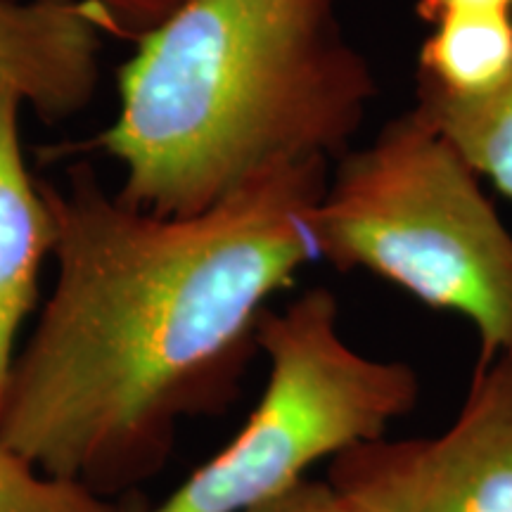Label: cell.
Masks as SVG:
<instances>
[{"label":"cell","instance_id":"obj_1","mask_svg":"<svg viewBox=\"0 0 512 512\" xmlns=\"http://www.w3.org/2000/svg\"><path fill=\"white\" fill-rule=\"evenodd\" d=\"M328 178V159L275 166L190 216L131 207L88 166L43 183L57 280L12 363L0 444L105 498L155 477L178 422L233 401L268 299L318 259Z\"/></svg>","mask_w":512,"mask_h":512},{"label":"cell","instance_id":"obj_2","mask_svg":"<svg viewBox=\"0 0 512 512\" xmlns=\"http://www.w3.org/2000/svg\"><path fill=\"white\" fill-rule=\"evenodd\" d=\"M375 95L339 0H183L136 41L88 147L121 166V202L190 216L275 166L349 152Z\"/></svg>","mask_w":512,"mask_h":512},{"label":"cell","instance_id":"obj_3","mask_svg":"<svg viewBox=\"0 0 512 512\" xmlns=\"http://www.w3.org/2000/svg\"><path fill=\"white\" fill-rule=\"evenodd\" d=\"M460 150L415 105L344 152L313 209L318 259L368 271L475 330L477 363L512 351V233Z\"/></svg>","mask_w":512,"mask_h":512},{"label":"cell","instance_id":"obj_4","mask_svg":"<svg viewBox=\"0 0 512 512\" xmlns=\"http://www.w3.org/2000/svg\"><path fill=\"white\" fill-rule=\"evenodd\" d=\"M256 347L268 380L242 430L155 510L242 512L283 494L320 460L387 437L420 401V377L403 361L351 347L337 297L311 287L285 309H266Z\"/></svg>","mask_w":512,"mask_h":512},{"label":"cell","instance_id":"obj_5","mask_svg":"<svg viewBox=\"0 0 512 512\" xmlns=\"http://www.w3.org/2000/svg\"><path fill=\"white\" fill-rule=\"evenodd\" d=\"M380 444L413 512H512V351L477 363L437 437Z\"/></svg>","mask_w":512,"mask_h":512},{"label":"cell","instance_id":"obj_6","mask_svg":"<svg viewBox=\"0 0 512 512\" xmlns=\"http://www.w3.org/2000/svg\"><path fill=\"white\" fill-rule=\"evenodd\" d=\"M105 36L88 0H0V93L46 121L76 117L98 93Z\"/></svg>","mask_w":512,"mask_h":512},{"label":"cell","instance_id":"obj_7","mask_svg":"<svg viewBox=\"0 0 512 512\" xmlns=\"http://www.w3.org/2000/svg\"><path fill=\"white\" fill-rule=\"evenodd\" d=\"M22 105L0 93V406L17 339L34 311L43 264L55 249V219L43 185L29 174L19 133Z\"/></svg>","mask_w":512,"mask_h":512},{"label":"cell","instance_id":"obj_8","mask_svg":"<svg viewBox=\"0 0 512 512\" xmlns=\"http://www.w3.org/2000/svg\"><path fill=\"white\" fill-rule=\"evenodd\" d=\"M418 55V100L477 105L512 79L510 12H453L432 22Z\"/></svg>","mask_w":512,"mask_h":512},{"label":"cell","instance_id":"obj_9","mask_svg":"<svg viewBox=\"0 0 512 512\" xmlns=\"http://www.w3.org/2000/svg\"><path fill=\"white\" fill-rule=\"evenodd\" d=\"M444 136L458 147L479 176L512 200V79L501 93L477 105L418 100Z\"/></svg>","mask_w":512,"mask_h":512},{"label":"cell","instance_id":"obj_10","mask_svg":"<svg viewBox=\"0 0 512 512\" xmlns=\"http://www.w3.org/2000/svg\"><path fill=\"white\" fill-rule=\"evenodd\" d=\"M128 501L98 496L86 486L50 477L0 444V512H128Z\"/></svg>","mask_w":512,"mask_h":512},{"label":"cell","instance_id":"obj_11","mask_svg":"<svg viewBox=\"0 0 512 512\" xmlns=\"http://www.w3.org/2000/svg\"><path fill=\"white\" fill-rule=\"evenodd\" d=\"M328 479L368 512H413L375 441L332 460Z\"/></svg>","mask_w":512,"mask_h":512},{"label":"cell","instance_id":"obj_12","mask_svg":"<svg viewBox=\"0 0 512 512\" xmlns=\"http://www.w3.org/2000/svg\"><path fill=\"white\" fill-rule=\"evenodd\" d=\"M242 512H368L361 503L354 501L342 489H337L330 479H302L283 494L256 503Z\"/></svg>","mask_w":512,"mask_h":512},{"label":"cell","instance_id":"obj_13","mask_svg":"<svg viewBox=\"0 0 512 512\" xmlns=\"http://www.w3.org/2000/svg\"><path fill=\"white\" fill-rule=\"evenodd\" d=\"M105 12L112 36L131 38L133 43L159 27L183 0H88Z\"/></svg>","mask_w":512,"mask_h":512},{"label":"cell","instance_id":"obj_14","mask_svg":"<svg viewBox=\"0 0 512 512\" xmlns=\"http://www.w3.org/2000/svg\"><path fill=\"white\" fill-rule=\"evenodd\" d=\"M418 12L432 24L453 12H512V0H420Z\"/></svg>","mask_w":512,"mask_h":512},{"label":"cell","instance_id":"obj_15","mask_svg":"<svg viewBox=\"0 0 512 512\" xmlns=\"http://www.w3.org/2000/svg\"><path fill=\"white\" fill-rule=\"evenodd\" d=\"M128 512H147V508H145L143 503L138 501V498H133V501H131V508H128Z\"/></svg>","mask_w":512,"mask_h":512}]
</instances>
